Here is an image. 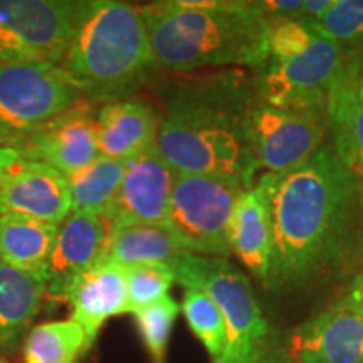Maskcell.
Here are the masks:
<instances>
[{
  "label": "cell",
  "mask_w": 363,
  "mask_h": 363,
  "mask_svg": "<svg viewBox=\"0 0 363 363\" xmlns=\"http://www.w3.org/2000/svg\"><path fill=\"white\" fill-rule=\"evenodd\" d=\"M261 175L272 222L267 289L308 291L363 269V180L330 140L296 169Z\"/></svg>",
  "instance_id": "1"
},
{
  "label": "cell",
  "mask_w": 363,
  "mask_h": 363,
  "mask_svg": "<svg viewBox=\"0 0 363 363\" xmlns=\"http://www.w3.org/2000/svg\"><path fill=\"white\" fill-rule=\"evenodd\" d=\"M256 101L251 71L240 67L182 74L163 93L157 148L177 174L219 175L252 187Z\"/></svg>",
  "instance_id": "2"
},
{
  "label": "cell",
  "mask_w": 363,
  "mask_h": 363,
  "mask_svg": "<svg viewBox=\"0 0 363 363\" xmlns=\"http://www.w3.org/2000/svg\"><path fill=\"white\" fill-rule=\"evenodd\" d=\"M140 9L160 71H251L267 57V21L256 2L165 0Z\"/></svg>",
  "instance_id": "3"
},
{
  "label": "cell",
  "mask_w": 363,
  "mask_h": 363,
  "mask_svg": "<svg viewBox=\"0 0 363 363\" xmlns=\"http://www.w3.org/2000/svg\"><path fill=\"white\" fill-rule=\"evenodd\" d=\"M59 67L86 101L101 106L135 98L160 71L142 9L118 0H91Z\"/></svg>",
  "instance_id": "4"
},
{
  "label": "cell",
  "mask_w": 363,
  "mask_h": 363,
  "mask_svg": "<svg viewBox=\"0 0 363 363\" xmlns=\"http://www.w3.org/2000/svg\"><path fill=\"white\" fill-rule=\"evenodd\" d=\"M175 283L202 289L219 305L225 320L227 343L217 363H261L271 353L272 330L247 276L227 257L182 252L172 266Z\"/></svg>",
  "instance_id": "5"
},
{
  "label": "cell",
  "mask_w": 363,
  "mask_h": 363,
  "mask_svg": "<svg viewBox=\"0 0 363 363\" xmlns=\"http://www.w3.org/2000/svg\"><path fill=\"white\" fill-rule=\"evenodd\" d=\"M246 189L227 177L177 174L165 229L184 251L229 259L230 220Z\"/></svg>",
  "instance_id": "6"
},
{
  "label": "cell",
  "mask_w": 363,
  "mask_h": 363,
  "mask_svg": "<svg viewBox=\"0 0 363 363\" xmlns=\"http://www.w3.org/2000/svg\"><path fill=\"white\" fill-rule=\"evenodd\" d=\"M91 0H0V65L61 66Z\"/></svg>",
  "instance_id": "7"
},
{
  "label": "cell",
  "mask_w": 363,
  "mask_h": 363,
  "mask_svg": "<svg viewBox=\"0 0 363 363\" xmlns=\"http://www.w3.org/2000/svg\"><path fill=\"white\" fill-rule=\"evenodd\" d=\"M81 101L78 88L59 66L0 65V147H17Z\"/></svg>",
  "instance_id": "8"
},
{
  "label": "cell",
  "mask_w": 363,
  "mask_h": 363,
  "mask_svg": "<svg viewBox=\"0 0 363 363\" xmlns=\"http://www.w3.org/2000/svg\"><path fill=\"white\" fill-rule=\"evenodd\" d=\"M326 104L274 106L256 98L251 111V148L262 174H284L305 163L328 142Z\"/></svg>",
  "instance_id": "9"
},
{
  "label": "cell",
  "mask_w": 363,
  "mask_h": 363,
  "mask_svg": "<svg viewBox=\"0 0 363 363\" xmlns=\"http://www.w3.org/2000/svg\"><path fill=\"white\" fill-rule=\"evenodd\" d=\"M342 66V49L321 35L301 56L266 57L251 69L254 94L274 106H321Z\"/></svg>",
  "instance_id": "10"
},
{
  "label": "cell",
  "mask_w": 363,
  "mask_h": 363,
  "mask_svg": "<svg viewBox=\"0 0 363 363\" xmlns=\"http://www.w3.org/2000/svg\"><path fill=\"white\" fill-rule=\"evenodd\" d=\"M6 214L61 225L71 214L67 179L17 148L0 147V216Z\"/></svg>",
  "instance_id": "11"
},
{
  "label": "cell",
  "mask_w": 363,
  "mask_h": 363,
  "mask_svg": "<svg viewBox=\"0 0 363 363\" xmlns=\"http://www.w3.org/2000/svg\"><path fill=\"white\" fill-rule=\"evenodd\" d=\"M175 179L157 145L126 162L120 190L101 219L106 235L131 225L165 227Z\"/></svg>",
  "instance_id": "12"
},
{
  "label": "cell",
  "mask_w": 363,
  "mask_h": 363,
  "mask_svg": "<svg viewBox=\"0 0 363 363\" xmlns=\"http://www.w3.org/2000/svg\"><path fill=\"white\" fill-rule=\"evenodd\" d=\"M96 111V104L83 99L12 148L52 167L67 179L99 157Z\"/></svg>",
  "instance_id": "13"
},
{
  "label": "cell",
  "mask_w": 363,
  "mask_h": 363,
  "mask_svg": "<svg viewBox=\"0 0 363 363\" xmlns=\"http://www.w3.org/2000/svg\"><path fill=\"white\" fill-rule=\"evenodd\" d=\"M286 355L294 363H363V313L338 299L293 330Z\"/></svg>",
  "instance_id": "14"
},
{
  "label": "cell",
  "mask_w": 363,
  "mask_h": 363,
  "mask_svg": "<svg viewBox=\"0 0 363 363\" xmlns=\"http://www.w3.org/2000/svg\"><path fill=\"white\" fill-rule=\"evenodd\" d=\"M326 116L335 153L363 180V57L343 56L326 99Z\"/></svg>",
  "instance_id": "15"
},
{
  "label": "cell",
  "mask_w": 363,
  "mask_h": 363,
  "mask_svg": "<svg viewBox=\"0 0 363 363\" xmlns=\"http://www.w3.org/2000/svg\"><path fill=\"white\" fill-rule=\"evenodd\" d=\"M160 130V113L138 96L101 104L96 111L99 155L130 162L155 147Z\"/></svg>",
  "instance_id": "16"
},
{
  "label": "cell",
  "mask_w": 363,
  "mask_h": 363,
  "mask_svg": "<svg viewBox=\"0 0 363 363\" xmlns=\"http://www.w3.org/2000/svg\"><path fill=\"white\" fill-rule=\"evenodd\" d=\"M106 227L99 217L71 214L59 225L48 264V296L62 301L69 286L101 259Z\"/></svg>",
  "instance_id": "17"
},
{
  "label": "cell",
  "mask_w": 363,
  "mask_h": 363,
  "mask_svg": "<svg viewBox=\"0 0 363 363\" xmlns=\"http://www.w3.org/2000/svg\"><path fill=\"white\" fill-rule=\"evenodd\" d=\"M62 301L71 306V320L83 326L94 343L110 318L128 315L125 267L96 262L69 286Z\"/></svg>",
  "instance_id": "18"
},
{
  "label": "cell",
  "mask_w": 363,
  "mask_h": 363,
  "mask_svg": "<svg viewBox=\"0 0 363 363\" xmlns=\"http://www.w3.org/2000/svg\"><path fill=\"white\" fill-rule=\"evenodd\" d=\"M230 252L266 286L272 254V222L264 177L240 194L230 220Z\"/></svg>",
  "instance_id": "19"
},
{
  "label": "cell",
  "mask_w": 363,
  "mask_h": 363,
  "mask_svg": "<svg viewBox=\"0 0 363 363\" xmlns=\"http://www.w3.org/2000/svg\"><path fill=\"white\" fill-rule=\"evenodd\" d=\"M48 298V281L0 259V358L16 352Z\"/></svg>",
  "instance_id": "20"
},
{
  "label": "cell",
  "mask_w": 363,
  "mask_h": 363,
  "mask_svg": "<svg viewBox=\"0 0 363 363\" xmlns=\"http://www.w3.org/2000/svg\"><path fill=\"white\" fill-rule=\"evenodd\" d=\"M57 233L59 225L35 217L0 216V259L17 269L45 278Z\"/></svg>",
  "instance_id": "21"
},
{
  "label": "cell",
  "mask_w": 363,
  "mask_h": 363,
  "mask_svg": "<svg viewBox=\"0 0 363 363\" xmlns=\"http://www.w3.org/2000/svg\"><path fill=\"white\" fill-rule=\"evenodd\" d=\"M185 252L172 234L162 225H131L106 235V242L98 262L118 266L162 264L172 266Z\"/></svg>",
  "instance_id": "22"
},
{
  "label": "cell",
  "mask_w": 363,
  "mask_h": 363,
  "mask_svg": "<svg viewBox=\"0 0 363 363\" xmlns=\"http://www.w3.org/2000/svg\"><path fill=\"white\" fill-rule=\"evenodd\" d=\"M125 169L126 162L99 155L83 170L67 177L72 214L103 219L120 190Z\"/></svg>",
  "instance_id": "23"
},
{
  "label": "cell",
  "mask_w": 363,
  "mask_h": 363,
  "mask_svg": "<svg viewBox=\"0 0 363 363\" xmlns=\"http://www.w3.org/2000/svg\"><path fill=\"white\" fill-rule=\"evenodd\" d=\"M93 345L83 326L69 318L33 326L22 353L26 363H78Z\"/></svg>",
  "instance_id": "24"
},
{
  "label": "cell",
  "mask_w": 363,
  "mask_h": 363,
  "mask_svg": "<svg viewBox=\"0 0 363 363\" xmlns=\"http://www.w3.org/2000/svg\"><path fill=\"white\" fill-rule=\"evenodd\" d=\"M180 308L190 330L203 345L212 363L219 362L227 343L225 320L219 305L202 289H185Z\"/></svg>",
  "instance_id": "25"
},
{
  "label": "cell",
  "mask_w": 363,
  "mask_h": 363,
  "mask_svg": "<svg viewBox=\"0 0 363 363\" xmlns=\"http://www.w3.org/2000/svg\"><path fill=\"white\" fill-rule=\"evenodd\" d=\"M347 57H363V0H333L328 12L311 26Z\"/></svg>",
  "instance_id": "26"
},
{
  "label": "cell",
  "mask_w": 363,
  "mask_h": 363,
  "mask_svg": "<svg viewBox=\"0 0 363 363\" xmlns=\"http://www.w3.org/2000/svg\"><path fill=\"white\" fill-rule=\"evenodd\" d=\"M182 308L170 294L131 313L145 348L157 363H163L172 330Z\"/></svg>",
  "instance_id": "27"
},
{
  "label": "cell",
  "mask_w": 363,
  "mask_h": 363,
  "mask_svg": "<svg viewBox=\"0 0 363 363\" xmlns=\"http://www.w3.org/2000/svg\"><path fill=\"white\" fill-rule=\"evenodd\" d=\"M128 315L150 305L170 291L175 283L174 271L162 264H136L125 267Z\"/></svg>",
  "instance_id": "28"
},
{
  "label": "cell",
  "mask_w": 363,
  "mask_h": 363,
  "mask_svg": "<svg viewBox=\"0 0 363 363\" xmlns=\"http://www.w3.org/2000/svg\"><path fill=\"white\" fill-rule=\"evenodd\" d=\"M267 21V57L291 59L305 54L320 34L311 26L288 19Z\"/></svg>",
  "instance_id": "29"
},
{
  "label": "cell",
  "mask_w": 363,
  "mask_h": 363,
  "mask_svg": "<svg viewBox=\"0 0 363 363\" xmlns=\"http://www.w3.org/2000/svg\"><path fill=\"white\" fill-rule=\"evenodd\" d=\"M343 298L347 299L348 303H352L358 311L363 313V269L353 278L350 289H348V293L345 294Z\"/></svg>",
  "instance_id": "30"
},
{
  "label": "cell",
  "mask_w": 363,
  "mask_h": 363,
  "mask_svg": "<svg viewBox=\"0 0 363 363\" xmlns=\"http://www.w3.org/2000/svg\"><path fill=\"white\" fill-rule=\"evenodd\" d=\"M261 363H294L286 352H271Z\"/></svg>",
  "instance_id": "31"
},
{
  "label": "cell",
  "mask_w": 363,
  "mask_h": 363,
  "mask_svg": "<svg viewBox=\"0 0 363 363\" xmlns=\"http://www.w3.org/2000/svg\"><path fill=\"white\" fill-rule=\"evenodd\" d=\"M0 363H12V362H9V360H6V358H0Z\"/></svg>",
  "instance_id": "32"
}]
</instances>
